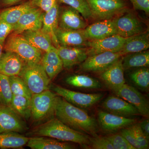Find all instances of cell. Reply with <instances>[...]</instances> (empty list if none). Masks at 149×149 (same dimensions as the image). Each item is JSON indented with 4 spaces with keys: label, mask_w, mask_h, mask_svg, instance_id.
Returning <instances> with one entry per match:
<instances>
[{
    "label": "cell",
    "mask_w": 149,
    "mask_h": 149,
    "mask_svg": "<svg viewBox=\"0 0 149 149\" xmlns=\"http://www.w3.org/2000/svg\"><path fill=\"white\" fill-rule=\"evenodd\" d=\"M56 118L74 130L93 136L98 131L95 118L83 110L58 96L55 114Z\"/></svg>",
    "instance_id": "obj_1"
},
{
    "label": "cell",
    "mask_w": 149,
    "mask_h": 149,
    "mask_svg": "<svg viewBox=\"0 0 149 149\" xmlns=\"http://www.w3.org/2000/svg\"><path fill=\"white\" fill-rule=\"evenodd\" d=\"M28 135L50 137L60 141L76 143L83 146L90 145L89 136L70 128L57 118H52L38 125L29 132Z\"/></svg>",
    "instance_id": "obj_2"
},
{
    "label": "cell",
    "mask_w": 149,
    "mask_h": 149,
    "mask_svg": "<svg viewBox=\"0 0 149 149\" xmlns=\"http://www.w3.org/2000/svg\"><path fill=\"white\" fill-rule=\"evenodd\" d=\"M32 95L49 90L51 79L41 63L25 62L19 75Z\"/></svg>",
    "instance_id": "obj_3"
},
{
    "label": "cell",
    "mask_w": 149,
    "mask_h": 149,
    "mask_svg": "<svg viewBox=\"0 0 149 149\" xmlns=\"http://www.w3.org/2000/svg\"><path fill=\"white\" fill-rule=\"evenodd\" d=\"M58 96L49 89L32 95L30 99L31 117L34 121L39 122L54 115Z\"/></svg>",
    "instance_id": "obj_4"
},
{
    "label": "cell",
    "mask_w": 149,
    "mask_h": 149,
    "mask_svg": "<svg viewBox=\"0 0 149 149\" xmlns=\"http://www.w3.org/2000/svg\"><path fill=\"white\" fill-rule=\"evenodd\" d=\"M6 52H12L18 55L25 62H41L42 52L34 47L20 34L10 35L3 45Z\"/></svg>",
    "instance_id": "obj_5"
},
{
    "label": "cell",
    "mask_w": 149,
    "mask_h": 149,
    "mask_svg": "<svg viewBox=\"0 0 149 149\" xmlns=\"http://www.w3.org/2000/svg\"><path fill=\"white\" fill-rule=\"evenodd\" d=\"M92 13V17L102 20L111 19L125 13L127 5L124 0H86Z\"/></svg>",
    "instance_id": "obj_6"
},
{
    "label": "cell",
    "mask_w": 149,
    "mask_h": 149,
    "mask_svg": "<svg viewBox=\"0 0 149 149\" xmlns=\"http://www.w3.org/2000/svg\"><path fill=\"white\" fill-rule=\"evenodd\" d=\"M53 91L57 95L76 106L88 108L93 106L100 100L103 97L101 93L85 94L70 91L58 85H53Z\"/></svg>",
    "instance_id": "obj_7"
},
{
    "label": "cell",
    "mask_w": 149,
    "mask_h": 149,
    "mask_svg": "<svg viewBox=\"0 0 149 149\" xmlns=\"http://www.w3.org/2000/svg\"><path fill=\"white\" fill-rule=\"evenodd\" d=\"M122 56L119 52H105L88 56L82 63L80 69L85 72L100 73Z\"/></svg>",
    "instance_id": "obj_8"
},
{
    "label": "cell",
    "mask_w": 149,
    "mask_h": 149,
    "mask_svg": "<svg viewBox=\"0 0 149 149\" xmlns=\"http://www.w3.org/2000/svg\"><path fill=\"white\" fill-rule=\"evenodd\" d=\"M130 38L115 35L102 40H89L87 47L88 56L105 52H118Z\"/></svg>",
    "instance_id": "obj_9"
},
{
    "label": "cell",
    "mask_w": 149,
    "mask_h": 149,
    "mask_svg": "<svg viewBox=\"0 0 149 149\" xmlns=\"http://www.w3.org/2000/svg\"><path fill=\"white\" fill-rule=\"evenodd\" d=\"M116 95L133 105L141 115L148 117L149 105L147 99L137 89L124 84L120 88L113 91Z\"/></svg>",
    "instance_id": "obj_10"
},
{
    "label": "cell",
    "mask_w": 149,
    "mask_h": 149,
    "mask_svg": "<svg viewBox=\"0 0 149 149\" xmlns=\"http://www.w3.org/2000/svg\"><path fill=\"white\" fill-rule=\"evenodd\" d=\"M117 30V35L129 37L145 32V29L139 19L131 13H126L113 20Z\"/></svg>",
    "instance_id": "obj_11"
},
{
    "label": "cell",
    "mask_w": 149,
    "mask_h": 149,
    "mask_svg": "<svg viewBox=\"0 0 149 149\" xmlns=\"http://www.w3.org/2000/svg\"><path fill=\"white\" fill-rule=\"evenodd\" d=\"M21 117L10 107L0 106V133H21L26 125Z\"/></svg>",
    "instance_id": "obj_12"
},
{
    "label": "cell",
    "mask_w": 149,
    "mask_h": 149,
    "mask_svg": "<svg viewBox=\"0 0 149 149\" xmlns=\"http://www.w3.org/2000/svg\"><path fill=\"white\" fill-rule=\"evenodd\" d=\"M44 12L38 8L32 7L23 14L14 26L15 34H21L27 30H40L42 26Z\"/></svg>",
    "instance_id": "obj_13"
},
{
    "label": "cell",
    "mask_w": 149,
    "mask_h": 149,
    "mask_svg": "<svg viewBox=\"0 0 149 149\" xmlns=\"http://www.w3.org/2000/svg\"><path fill=\"white\" fill-rule=\"evenodd\" d=\"M98 121L103 130L113 133L123 128H127L135 124L136 119L122 117L110 113L100 111L98 113Z\"/></svg>",
    "instance_id": "obj_14"
},
{
    "label": "cell",
    "mask_w": 149,
    "mask_h": 149,
    "mask_svg": "<svg viewBox=\"0 0 149 149\" xmlns=\"http://www.w3.org/2000/svg\"><path fill=\"white\" fill-rule=\"evenodd\" d=\"M85 20L76 10L69 6L65 7L59 10L58 27L66 30L84 29L88 26Z\"/></svg>",
    "instance_id": "obj_15"
},
{
    "label": "cell",
    "mask_w": 149,
    "mask_h": 149,
    "mask_svg": "<svg viewBox=\"0 0 149 149\" xmlns=\"http://www.w3.org/2000/svg\"><path fill=\"white\" fill-rule=\"evenodd\" d=\"M102 106L108 112L122 117L129 118L141 115L133 105L116 96L108 97L103 102Z\"/></svg>",
    "instance_id": "obj_16"
},
{
    "label": "cell",
    "mask_w": 149,
    "mask_h": 149,
    "mask_svg": "<svg viewBox=\"0 0 149 149\" xmlns=\"http://www.w3.org/2000/svg\"><path fill=\"white\" fill-rule=\"evenodd\" d=\"M57 49L62 61L63 68L66 70L82 63L88 56L87 47L60 46Z\"/></svg>",
    "instance_id": "obj_17"
},
{
    "label": "cell",
    "mask_w": 149,
    "mask_h": 149,
    "mask_svg": "<svg viewBox=\"0 0 149 149\" xmlns=\"http://www.w3.org/2000/svg\"><path fill=\"white\" fill-rule=\"evenodd\" d=\"M122 57L100 73V78L112 91L117 90L125 84Z\"/></svg>",
    "instance_id": "obj_18"
},
{
    "label": "cell",
    "mask_w": 149,
    "mask_h": 149,
    "mask_svg": "<svg viewBox=\"0 0 149 149\" xmlns=\"http://www.w3.org/2000/svg\"><path fill=\"white\" fill-rule=\"evenodd\" d=\"M59 46L87 47L89 40L85 36L84 29L66 30L58 28L56 33Z\"/></svg>",
    "instance_id": "obj_19"
},
{
    "label": "cell",
    "mask_w": 149,
    "mask_h": 149,
    "mask_svg": "<svg viewBox=\"0 0 149 149\" xmlns=\"http://www.w3.org/2000/svg\"><path fill=\"white\" fill-rule=\"evenodd\" d=\"M85 36L89 40H100L112 35H117V30L111 19L97 22L84 29Z\"/></svg>",
    "instance_id": "obj_20"
},
{
    "label": "cell",
    "mask_w": 149,
    "mask_h": 149,
    "mask_svg": "<svg viewBox=\"0 0 149 149\" xmlns=\"http://www.w3.org/2000/svg\"><path fill=\"white\" fill-rule=\"evenodd\" d=\"M25 62L12 52L3 53L0 58V73L8 77L18 76Z\"/></svg>",
    "instance_id": "obj_21"
},
{
    "label": "cell",
    "mask_w": 149,
    "mask_h": 149,
    "mask_svg": "<svg viewBox=\"0 0 149 149\" xmlns=\"http://www.w3.org/2000/svg\"><path fill=\"white\" fill-rule=\"evenodd\" d=\"M58 3L49 10L44 13L43 17L42 31L49 35L54 46L57 48L59 47L56 33L58 27V17L59 6Z\"/></svg>",
    "instance_id": "obj_22"
},
{
    "label": "cell",
    "mask_w": 149,
    "mask_h": 149,
    "mask_svg": "<svg viewBox=\"0 0 149 149\" xmlns=\"http://www.w3.org/2000/svg\"><path fill=\"white\" fill-rule=\"evenodd\" d=\"M40 63L51 80L54 79L63 68L62 61L54 46L45 53Z\"/></svg>",
    "instance_id": "obj_23"
},
{
    "label": "cell",
    "mask_w": 149,
    "mask_h": 149,
    "mask_svg": "<svg viewBox=\"0 0 149 149\" xmlns=\"http://www.w3.org/2000/svg\"><path fill=\"white\" fill-rule=\"evenodd\" d=\"M19 34L34 47L42 52H47L54 46L49 35L41 29L27 30Z\"/></svg>",
    "instance_id": "obj_24"
},
{
    "label": "cell",
    "mask_w": 149,
    "mask_h": 149,
    "mask_svg": "<svg viewBox=\"0 0 149 149\" xmlns=\"http://www.w3.org/2000/svg\"><path fill=\"white\" fill-rule=\"evenodd\" d=\"M149 48V35L148 31L130 37L119 51L121 56L148 50Z\"/></svg>",
    "instance_id": "obj_25"
},
{
    "label": "cell",
    "mask_w": 149,
    "mask_h": 149,
    "mask_svg": "<svg viewBox=\"0 0 149 149\" xmlns=\"http://www.w3.org/2000/svg\"><path fill=\"white\" fill-rule=\"evenodd\" d=\"M27 146L32 149H72L75 147L66 142H59L44 137L34 136L29 138Z\"/></svg>",
    "instance_id": "obj_26"
},
{
    "label": "cell",
    "mask_w": 149,
    "mask_h": 149,
    "mask_svg": "<svg viewBox=\"0 0 149 149\" xmlns=\"http://www.w3.org/2000/svg\"><path fill=\"white\" fill-rule=\"evenodd\" d=\"M34 7L29 0L21 4L1 10L0 18L14 26L23 14Z\"/></svg>",
    "instance_id": "obj_27"
},
{
    "label": "cell",
    "mask_w": 149,
    "mask_h": 149,
    "mask_svg": "<svg viewBox=\"0 0 149 149\" xmlns=\"http://www.w3.org/2000/svg\"><path fill=\"white\" fill-rule=\"evenodd\" d=\"M122 58L124 70L137 68L147 67L149 65L148 50L126 54Z\"/></svg>",
    "instance_id": "obj_28"
},
{
    "label": "cell",
    "mask_w": 149,
    "mask_h": 149,
    "mask_svg": "<svg viewBox=\"0 0 149 149\" xmlns=\"http://www.w3.org/2000/svg\"><path fill=\"white\" fill-rule=\"evenodd\" d=\"M29 139L17 132L0 133V148L21 149Z\"/></svg>",
    "instance_id": "obj_29"
},
{
    "label": "cell",
    "mask_w": 149,
    "mask_h": 149,
    "mask_svg": "<svg viewBox=\"0 0 149 149\" xmlns=\"http://www.w3.org/2000/svg\"><path fill=\"white\" fill-rule=\"evenodd\" d=\"M67 84L76 88L85 89H98L102 88V85L97 79L88 75L74 74L67 77Z\"/></svg>",
    "instance_id": "obj_30"
},
{
    "label": "cell",
    "mask_w": 149,
    "mask_h": 149,
    "mask_svg": "<svg viewBox=\"0 0 149 149\" xmlns=\"http://www.w3.org/2000/svg\"><path fill=\"white\" fill-rule=\"evenodd\" d=\"M11 107L17 114L25 120L31 117L30 99L19 95H13Z\"/></svg>",
    "instance_id": "obj_31"
},
{
    "label": "cell",
    "mask_w": 149,
    "mask_h": 149,
    "mask_svg": "<svg viewBox=\"0 0 149 149\" xmlns=\"http://www.w3.org/2000/svg\"><path fill=\"white\" fill-rule=\"evenodd\" d=\"M129 77L134 84L141 90L148 91L149 70L147 68H139L130 72Z\"/></svg>",
    "instance_id": "obj_32"
},
{
    "label": "cell",
    "mask_w": 149,
    "mask_h": 149,
    "mask_svg": "<svg viewBox=\"0 0 149 149\" xmlns=\"http://www.w3.org/2000/svg\"><path fill=\"white\" fill-rule=\"evenodd\" d=\"M13 95L8 76L0 73V106L10 107Z\"/></svg>",
    "instance_id": "obj_33"
},
{
    "label": "cell",
    "mask_w": 149,
    "mask_h": 149,
    "mask_svg": "<svg viewBox=\"0 0 149 149\" xmlns=\"http://www.w3.org/2000/svg\"><path fill=\"white\" fill-rule=\"evenodd\" d=\"M11 90L13 95L24 96L31 99L32 94L24 81L19 76L9 77Z\"/></svg>",
    "instance_id": "obj_34"
},
{
    "label": "cell",
    "mask_w": 149,
    "mask_h": 149,
    "mask_svg": "<svg viewBox=\"0 0 149 149\" xmlns=\"http://www.w3.org/2000/svg\"><path fill=\"white\" fill-rule=\"evenodd\" d=\"M58 2L67 5L77 10L85 20L92 17V13L86 0H58Z\"/></svg>",
    "instance_id": "obj_35"
},
{
    "label": "cell",
    "mask_w": 149,
    "mask_h": 149,
    "mask_svg": "<svg viewBox=\"0 0 149 149\" xmlns=\"http://www.w3.org/2000/svg\"><path fill=\"white\" fill-rule=\"evenodd\" d=\"M106 138L111 143L113 149H136L120 134H113Z\"/></svg>",
    "instance_id": "obj_36"
},
{
    "label": "cell",
    "mask_w": 149,
    "mask_h": 149,
    "mask_svg": "<svg viewBox=\"0 0 149 149\" xmlns=\"http://www.w3.org/2000/svg\"><path fill=\"white\" fill-rule=\"evenodd\" d=\"M130 127L133 131L136 140L141 146V149H149V140L143 133L139 123L133 124Z\"/></svg>",
    "instance_id": "obj_37"
},
{
    "label": "cell",
    "mask_w": 149,
    "mask_h": 149,
    "mask_svg": "<svg viewBox=\"0 0 149 149\" xmlns=\"http://www.w3.org/2000/svg\"><path fill=\"white\" fill-rule=\"evenodd\" d=\"M90 145L95 149H113L111 143L106 137H90Z\"/></svg>",
    "instance_id": "obj_38"
},
{
    "label": "cell",
    "mask_w": 149,
    "mask_h": 149,
    "mask_svg": "<svg viewBox=\"0 0 149 149\" xmlns=\"http://www.w3.org/2000/svg\"><path fill=\"white\" fill-rule=\"evenodd\" d=\"M32 5L40 8L44 13L49 10L58 2V0H30Z\"/></svg>",
    "instance_id": "obj_39"
},
{
    "label": "cell",
    "mask_w": 149,
    "mask_h": 149,
    "mask_svg": "<svg viewBox=\"0 0 149 149\" xmlns=\"http://www.w3.org/2000/svg\"><path fill=\"white\" fill-rule=\"evenodd\" d=\"M13 25L0 18V43L4 45L7 37L13 30Z\"/></svg>",
    "instance_id": "obj_40"
},
{
    "label": "cell",
    "mask_w": 149,
    "mask_h": 149,
    "mask_svg": "<svg viewBox=\"0 0 149 149\" xmlns=\"http://www.w3.org/2000/svg\"><path fill=\"white\" fill-rule=\"evenodd\" d=\"M120 134L136 149H141V146L138 143L130 126L121 129Z\"/></svg>",
    "instance_id": "obj_41"
},
{
    "label": "cell",
    "mask_w": 149,
    "mask_h": 149,
    "mask_svg": "<svg viewBox=\"0 0 149 149\" xmlns=\"http://www.w3.org/2000/svg\"><path fill=\"white\" fill-rule=\"evenodd\" d=\"M133 8L143 11L147 15L149 14V0H130Z\"/></svg>",
    "instance_id": "obj_42"
},
{
    "label": "cell",
    "mask_w": 149,
    "mask_h": 149,
    "mask_svg": "<svg viewBox=\"0 0 149 149\" xmlns=\"http://www.w3.org/2000/svg\"><path fill=\"white\" fill-rule=\"evenodd\" d=\"M141 130L148 140L149 139V119H145L139 123Z\"/></svg>",
    "instance_id": "obj_43"
},
{
    "label": "cell",
    "mask_w": 149,
    "mask_h": 149,
    "mask_svg": "<svg viewBox=\"0 0 149 149\" xmlns=\"http://www.w3.org/2000/svg\"><path fill=\"white\" fill-rule=\"evenodd\" d=\"M22 0H1V6L3 7H9L13 6L21 2Z\"/></svg>",
    "instance_id": "obj_44"
},
{
    "label": "cell",
    "mask_w": 149,
    "mask_h": 149,
    "mask_svg": "<svg viewBox=\"0 0 149 149\" xmlns=\"http://www.w3.org/2000/svg\"><path fill=\"white\" fill-rule=\"evenodd\" d=\"M3 45L0 43V58L3 53Z\"/></svg>",
    "instance_id": "obj_45"
}]
</instances>
